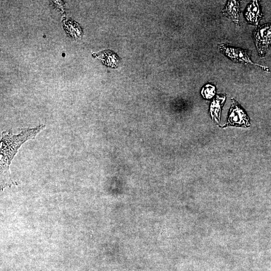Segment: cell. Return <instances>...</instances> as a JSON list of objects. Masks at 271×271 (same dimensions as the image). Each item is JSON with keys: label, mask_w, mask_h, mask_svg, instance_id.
<instances>
[{"label": "cell", "mask_w": 271, "mask_h": 271, "mask_svg": "<svg viewBox=\"0 0 271 271\" xmlns=\"http://www.w3.org/2000/svg\"><path fill=\"white\" fill-rule=\"evenodd\" d=\"M45 128L41 124L34 128H23L18 135H13L10 131L3 132L1 140V188L17 185L12 180L10 166L21 146L26 141L34 139L37 135Z\"/></svg>", "instance_id": "obj_1"}, {"label": "cell", "mask_w": 271, "mask_h": 271, "mask_svg": "<svg viewBox=\"0 0 271 271\" xmlns=\"http://www.w3.org/2000/svg\"><path fill=\"white\" fill-rule=\"evenodd\" d=\"M219 49L234 62L246 65H254L261 68L265 71H270L268 68L253 63L251 59V51L231 47L225 44L219 45Z\"/></svg>", "instance_id": "obj_2"}, {"label": "cell", "mask_w": 271, "mask_h": 271, "mask_svg": "<svg viewBox=\"0 0 271 271\" xmlns=\"http://www.w3.org/2000/svg\"><path fill=\"white\" fill-rule=\"evenodd\" d=\"M253 36L260 56L264 57L271 44V23L258 27Z\"/></svg>", "instance_id": "obj_3"}, {"label": "cell", "mask_w": 271, "mask_h": 271, "mask_svg": "<svg viewBox=\"0 0 271 271\" xmlns=\"http://www.w3.org/2000/svg\"><path fill=\"white\" fill-rule=\"evenodd\" d=\"M232 107L230 109L228 121L223 127L230 125H237L245 127L250 126L249 118L247 116L245 112L241 108L234 99H232Z\"/></svg>", "instance_id": "obj_4"}, {"label": "cell", "mask_w": 271, "mask_h": 271, "mask_svg": "<svg viewBox=\"0 0 271 271\" xmlns=\"http://www.w3.org/2000/svg\"><path fill=\"white\" fill-rule=\"evenodd\" d=\"M263 16L260 4L257 0L252 1L248 6L245 12V17L249 23L258 26Z\"/></svg>", "instance_id": "obj_5"}, {"label": "cell", "mask_w": 271, "mask_h": 271, "mask_svg": "<svg viewBox=\"0 0 271 271\" xmlns=\"http://www.w3.org/2000/svg\"><path fill=\"white\" fill-rule=\"evenodd\" d=\"M239 1L230 0L223 9L224 16L230 18L237 26H239Z\"/></svg>", "instance_id": "obj_6"}, {"label": "cell", "mask_w": 271, "mask_h": 271, "mask_svg": "<svg viewBox=\"0 0 271 271\" xmlns=\"http://www.w3.org/2000/svg\"><path fill=\"white\" fill-rule=\"evenodd\" d=\"M226 99L225 96H217L211 103L210 113L213 119L217 123L220 122L221 108Z\"/></svg>", "instance_id": "obj_7"}, {"label": "cell", "mask_w": 271, "mask_h": 271, "mask_svg": "<svg viewBox=\"0 0 271 271\" xmlns=\"http://www.w3.org/2000/svg\"><path fill=\"white\" fill-rule=\"evenodd\" d=\"M216 94L215 86L212 85L207 84L202 89V94L206 99L213 98Z\"/></svg>", "instance_id": "obj_8"}]
</instances>
